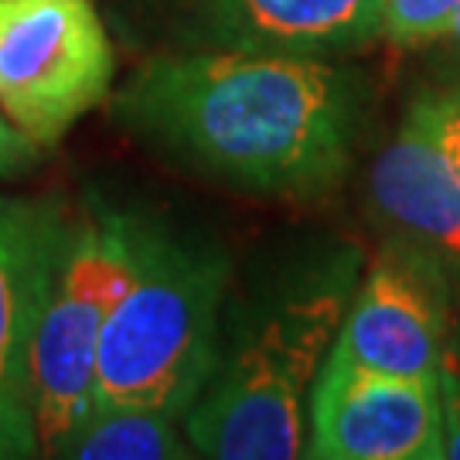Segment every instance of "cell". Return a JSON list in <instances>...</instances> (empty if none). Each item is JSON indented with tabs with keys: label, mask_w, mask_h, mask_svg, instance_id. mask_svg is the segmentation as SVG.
<instances>
[{
	"label": "cell",
	"mask_w": 460,
	"mask_h": 460,
	"mask_svg": "<svg viewBox=\"0 0 460 460\" xmlns=\"http://www.w3.org/2000/svg\"><path fill=\"white\" fill-rule=\"evenodd\" d=\"M362 106L358 72L338 58L235 49L161 51L113 96V116L147 147L279 198H314L345 181Z\"/></svg>",
	"instance_id": "cell-1"
},
{
	"label": "cell",
	"mask_w": 460,
	"mask_h": 460,
	"mask_svg": "<svg viewBox=\"0 0 460 460\" xmlns=\"http://www.w3.org/2000/svg\"><path fill=\"white\" fill-rule=\"evenodd\" d=\"M358 273L362 252L341 246L273 290L181 420L195 454L215 460L307 457L314 382L328 362Z\"/></svg>",
	"instance_id": "cell-2"
},
{
	"label": "cell",
	"mask_w": 460,
	"mask_h": 460,
	"mask_svg": "<svg viewBox=\"0 0 460 460\" xmlns=\"http://www.w3.org/2000/svg\"><path fill=\"white\" fill-rule=\"evenodd\" d=\"M229 260L205 239L140 226L137 270L96 355V410L147 406L184 420L226 355Z\"/></svg>",
	"instance_id": "cell-3"
},
{
	"label": "cell",
	"mask_w": 460,
	"mask_h": 460,
	"mask_svg": "<svg viewBox=\"0 0 460 460\" xmlns=\"http://www.w3.org/2000/svg\"><path fill=\"white\" fill-rule=\"evenodd\" d=\"M140 218L89 205L68 218L58 266L31 351V412L38 457H66L96 410V355L140 256Z\"/></svg>",
	"instance_id": "cell-4"
},
{
	"label": "cell",
	"mask_w": 460,
	"mask_h": 460,
	"mask_svg": "<svg viewBox=\"0 0 460 460\" xmlns=\"http://www.w3.org/2000/svg\"><path fill=\"white\" fill-rule=\"evenodd\" d=\"M116 51L93 0H0V110L38 150L113 93Z\"/></svg>",
	"instance_id": "cell-5"
},
{
	"label": "cell",
	"mask_w": 460,
	"mask_h": 460,
	"mask_svg": "<svg viewBox=\"0 0 460 460\" xmlns=\"http://www.w3.org/2000/svg\"><path fill=\"white\" fill-rule=\"evenodd\" d=\"M450 294L454 273L447 266L389 235L358 273L331 355L376 372L437 378L454 328Z\"/></svg>",
	"instance_id": "cell-6"
},
{
	"label": "cell",
	"mask_w": 460,
	"mask_h": 460,
	"mask_svg": "<svg viewBox=\"0 0 460 460\" xmlns=\"http://www.w3.org/2000/svg\"><path fill=\"white\" fill-rule=\"evenodd\" d=\"M307 457L447 460L437 378L376 372L328 355L314 382Z\"/></svg>",
	"instance_id": "cell-7"
},
{
	"label": "cell",
	"mask_w": 460,
	"mask_h": 460,
	"mask_svg": "<svg viewBox=\"0 0 460 460\" xmlns=\"http://www.w3.org/2000/svg\"><path fill=\"white\" fill-rule=\"evenodd\" d=\"M68 215L55 201L0 195V457H38L31 351Z\"/></svg>",
	"instance_id": "cell-8"
},
{
	"label": "cell",
	"mask_w": 460,
	"mask_h": 460,
	"mask_svg": "<svg viewBox=\"0 0 460 460\" xmlns=\"http://www.w3.org/2000/svg\"><path fill=\"white\" fill-rule=\"evenodd\" d=\"M178 49L341 58L382 41V0H167Z\"/></svg>",
	"instance_id": "cell-9"
},
{
	"label": "cell",
	"mask_w": 460,
	"mask_h": 460,
	"mask_svg": "<svg viewBox=\"0 0 460 460\" xmlns=\"http://www.w3.org/2000/svg\"><path fill=\"white\" fill-rule=\"evenodd\" d=\"M368 205L393 239L460 277V167L412 106L372 161Z\"/></svg>",
	"instance_id": "cell-10"
},
{
	"label": "cell",
	"mask_w": 460,
	"mask_h": 460,
	"mask_svg": "<svg viewBox=\"0 0 460 460\" xmlns=\"http://www.w3.org/2000/svg\"><path fill=\"white\" fill-rule=\"evenodd\" d=\"M181 420L164 416L147 406H110L93 410L79 429V437L68 444L66 457L72 460H184L195 457L188 450V437Z\"/></svg>",
	"instance_id": "cell-11"
},
{
	"label": "cell",
	"mask_w": 460,
	"mask_h": 460,
	"mask_svg": "<svg viewBox=\"0 0 460 460\" xmlns=\"http://www.w3.org/2000/svg\"><path fill=\"white\" fill-rule=\"evenodd\" d=\"M460 14V0H382V41L395 49L437 45Z\"/></svg>",
	"instance_id": "cell-12"
},
{
	"label": "cell",
	"mask_w": 460,
	"mask_h": 460,
	"mask_svg": "<svg viewBox=\"0 0 460 460\" xmlns=\"http://www.w3.org/2000/svg\"><path fill=\"white\" fill-rule=\"evenodd\" d=\"M437 389H440V412H444V447L447 460H460V321L447 334L440 368H437Z\"/></svg>",
	"instance_id": "cell-13"
},
{
	"label": "cell",
	"mask_w": 460,
	"mask_h": 460,
	"mask_svg": "<svg viewBox=\"0 0 460 460\" xmlns=\"http://www.w3.org/2000/svg\"><path fill=\"white\" fill-rule=\"evenodd\" d=\"M410 106L427 119V127L437 133V140L460 167V83L447 89H427Z\"/></svg>",
	"instance_id": "cell-14"
},
{
	"label": "cell",
	"mask_w": 460,
	"mask_h": 460,
	"mask_svg": "<svg viewBox=\"0 0 460 460\" xmlns=\"http://www.w3.org/2000/svg\"><path fill=\"white\" fill-rule=\"evenodd\" d=\"M38 154L41 150L34 147L31 140L17 130L14 123L4 116V110H0V181L4 178H17L21 171H28L38 161Z\"/></svg>",
	"instance_id": "cell-15"
},
{
	"label": "cell",
	"mask_w": 460,
	"mask_h": 460,
	"mask_svg": "<svg viewBox=\"0 0 460 460\" xmlns=\"http://www.w3.org/2000/svg\"><path fill=\"white\" fill-rule=\"evenodd\" d=\"M440 41H444L447 49H450V51H454V55H457V58H460V14L454 17V24L447 28V34H444V38H440Z\"/></svg>",
	"instance_id": "cell-16"
}]
</instances>
